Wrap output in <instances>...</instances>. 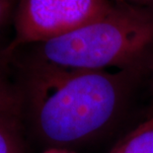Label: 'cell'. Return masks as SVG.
<instances>
[{
    "mask_svg": "<svg viewBox=\"0 0 153 153\" xmlns=\"http://www.w3.org/2000/svg\"><path fill=\"white\" fill-rule=\"evenodd\" d=\"M126 1H131L134 5L153 9V0H126Z\"/></svg>",
    "mask_w": 153,
    "mask_h": 153,
    "instance_id": "ba28073f",
    "label": "cell"
},
{
    "mask_svg": "<svg viewBox=\"0 0 153 153\" xmlns=\"http://www.w3.org/2000/svg\"><path fill=\"white\" fill-rule=\"evenodd\" d=\"M115 149L119 153H153V118L138 126Z\"/></svg>",
    "mask_w": 153,
    "mask_h": 153,
    "instance_id": "277c9868",
    "label": "cell"
},
{
    "mask_svg": "<svg viewBox=\"0 0 153 153\" xmlns=\"http://www.w3.org/2000/svg\"><path fill=\"white\" fill-rule=\"evenodd\" d=\"M14 0H0V27L5 22Z\"/></svg>",
    "mask_w": 153,
    "mask_h": 153,
    "instance_id": "52a82bcc",
    "label": "cell"
},
{
    "mask_svg": "<svg viewBox=\"0 0 153 153\" xmlns=\"http://www.w3.org/2000/svg\"><path fill=\"white\" fill-rule=\"evenodd\" d=\"M17 122L18 118L0 115V153H23Z\"/></svg>",
    "mask_w": 153,
    "mask_h": 153,
    "instance_id": "8992f818",
    "label": "cell"
},
{
    "mask_svg": "<svg viewBox=\"0 0 153 153\" xmlns=\"http://www.w3.org/2000/svg\"><path fill=\"white\" fill-rule=\"evenodd\" d=\"M31 114L39 135L53 148L89 139L117 116L133 70H66L24 64Z\"/></svg>",
    "mask_w": 153,
    "mask_h": 153,
    "instance_id": "6da1fadb",
    "label": "cell"
},
{
    "mask_svg": "<svg viewBox=\"0 0 153 153\" xmlns=\"http://www.w3.org/2000/svg\"><path fill=\"white\" fill-rule=\"evenodd\" d=\"M45 153H71V152L68 151L65 148H53V147H51L48 151H45Z\"/></svg>",
    "mask_w": 153,
    "mask_h": 153,
    "instance_id": "9c48e42d",
    "label": "cell"
},
{
    "mask_svg": "<svg viewBox=\"0 0 153 153\" xmlns=\"http://www.w3.org/2000/svg\"><path fill=\"white\" fill-rule=\"evenodd\" d=\"M22 98L21 92L10 82L0 66V115L18 118Z\"/></svg>",
    "mask_w": 153,
    "mask_h": 153,
    "instance_id": "5b68a950",
    "label": "cell"
},
{
    "mask_svg": "<svg viewBox=\"0 0 153 153\" xmlns=\"http://www.w3.org/2000/svg\"><path fill=\"white\" fill-rule=\"evenodd\" d=\"M151 68H152V74H153V63H152V65H151Z\"/></svg>",
    "mask_w": 153,
    "mask_h": 153,
    "instance_id": "7c38bea8",
    "label": "cell"
},
{
    "mask_svg": "<svg viewBox=\"0 0 153 153\" xmlns=\"http://www.w3.org/2000/svg\"><path fill=\"white\" fill-rule=\"evenodd\" d=\"M109 0H19L10 55L23 45L53 40L97 20L112 10Z\"/></svg>",
    "mask_w": 153,
    "mask_h": 153,
    "instance_id": "3957f363",
    "label": "cell"
},
{
    "mask_svg": "<svg viewBox=\"0 0 153 153\" xmlns=\"http://www.w3.org/2000/svg\"><path fill=\"white\" fill-rule=\"evenodd\" d=\"M111 153H119V152H118V151H117V150H116V149H115V148H114V149H113V151H112V152H111Z\"/></svg>",
    "mask_w": 153,
    "mask_h": 153,
    "instance_id": "30bf717a",
    "label": "cell"
},
{
    "mask_svg": "<svg viewBox=\"0 0 153 153\" xmlns=\"http://www.w3.org/2000/svg\"><path fill=\"white\" fill-rule=\"evenodd\" d=\"M117 2H126V0H116Z\"/></svg>",
    "mask_w": 153,
    "mask_h": 153,
    "instance_id": "8fae6325",
    "label": "cell"
},
{
    "mask_svg": "<svg viewBox=\"0 0 153 153\" xmlns=\"http://www.w3.org/2000/svg\"><path fill=\"white\" fill-rule=\"evenodd\" d=\"M153 48V9L117 2L97 20L36 44L27 62L66 70H135Z\"/></svg>",
    "mask_w": 153,
    "mask_h": 153,
    "instance_id": "7a4b0ae2",
    "label": "cell"
}]
</instances>
